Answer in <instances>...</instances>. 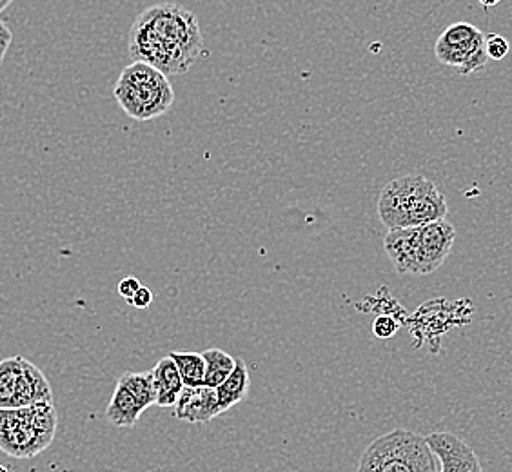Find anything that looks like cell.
Returning <instances> with one entry per match:
<instances>
[{
	"instance_id": "cell-20",
	"label": "cell",
	"mask_w": 512,
	"mask_h": 472,
	"mask_svg": "<svg viewBox=\"0 0 512 472\" xmlns=\"http://www.w3.org/2000/svg\"><path fill=\"white\" fill-rule=\"evenodd\" d=\"M153 291L146 286H140L135 296L129 300V304L133 305V307H137V309H148L149 305L153 304Z\"/></svg>"
},
{
	"instance_id": "cell-23",
	"label": "cell",
	"mask_w": 512,
	"mask_h": 472,
	"mask_svg": "<svg viewBox=\"0 0 512 472\" xmlns=\"http://www.w3.org/2000/svg\"><path fill=\"white\" fill-rule=\"evenodd\" d=\"M11 2H13V0H0V13L6 10V8L10 6Z\"/></svg>"
},
{
	"instance_id": "cell-4",
	"label": "cell",
	"mask_w": 512,
	"mask_h": 472,
	"mask_svg": "<svg viewBox=\"0 0 512 472\" xmlns=\"http://www.w3.org/2000/svg\"><path fill=\"white\" fill-rule=\"evenodd\" d=\"M59 425L53 402L0 409V451L28 460L50 447Z\"/></svg>"
},
{
	"instance_id": "cell-16",
	"label": "cell",
	"mask_w": 512,
	"mask_h": 472,
	"mask_svg": "<svg viewBox=\"0 0 512 472\" xmlns=\"http://www.w3.org/2000/svg\"><path fill=\"white\" fill-rule=\"evenodd\" d=\"M173 362L177 364L178 373L186 387H200L204 385L206 376V360L198 353H171Z\"/></svg>"
},
{
	"instance_id": "cell-13",
	"label": "cell",
	"mask_w": 512,
	"mask_h": 472,
	"mask_svg": "<svg viewBox=\"0 0 512 472\" xmlns=\"http://www.w3.org/2000/svg\"><path fill=\"white\" fill-rule=\"evenodd\" d=\"M249 371L244 360L237 358V364L233 373L229 374L226 382L218 385V402H220V409L222 413H226L229 409H233L235 405L240 404L242 400H246L247 393H249Z\"/></svg>"
},
{
	"instance_id": "cell-3",
	"label": "cell",
	"mask_w": 512,
	"mask_h": 472,
	"mask_svg": "<svg viewBox=\"0 0 512 472\" xmlns=\"http://www.w3.org/2000/svg\"><path fill=\"white\" fill-rule=\"evenodd\" d=\"M447 200L424 175L394 178L378 198V217L387 229L424 226L447 217Z\"/></svg>"
},
{
	"instance_id": "cell-15",
	"label": "cell",
	"mask_w": 512,
	"mask_h": 472,
	"mask_svg": "<svg viewBox=\"0 0 512 472\" xmlns=\"http://www.w3.org/2000/svg\"><path fill=\"white\" fill-rule=\"evenodd\" d=\"M119 384L124 385L129 393L137 398L140 407L146 411L151 405L157 402L155 384H153V373H126L119 378Z\"/></svg>"
},
{
	"instance_id": "cell-21",
	"label": "cell",
	"mask_w": 512,
	"mask_h": 472,
	"mask_svg": "<svg viewBox=\"0 0 512 472\" xmlns=\"http://www.w3.org/2000/svg\"><path fill=\"white\" fill-rule=\"evenodd\" d=\"M11 40H13V33L10 28L0 20V64L6 57V53L10 50Z\"/></svg>"
},
{
	"instance_id": "cell-1",
	"label": "cell",
	"mask_w": 512,
	"mask_h": 472,
	"mask_svg": "<svg viewBox=\"0 0 512 472\" xmlns=\"http://www.w3.org/2000/svg\"><path fill=\"white\" fill-rule=\"evenodd\" d=\"M202 53L204 37L195 13L175 2L142 11L129 30V55L164 75L188 73Z\"/></svg>"
},
{
	"instance_id": "cell-24",
	"label": "cell",
	"mask_w": 512,
	"mask_h": 472,
	"mask_svg": "<svg viewBox=\"0 0 512 472\" xmlns=\"http://www.w3.org/2000/svg\"><path fill=\"white\" fill-rule=\"evenodd\" d=\"M0 472H8V469L4 465H0Z\"/></svg>"
},
{
	"instance_id": "cell-10",
	"label": "cell",
	"mask_w": 512,
	"mask_h": 472,
	"mask_svg": "<svg viewBox=\"0 0 512 472\" xmlns=\"http://www.w3.org/2000/svg\"><path fill=\"white\" fill-rule=\"evenodd\" d=\"M175 407L178 420L188 423H207L222 414L217 389L213 387H186L180 391Z\"/></svg>"
},
{
	"instance_id": "cell-17",
	"label": "cell",
	"mask_w": 512,
	"mask_h": 472,
	"mask_svg": "<svg viewBox=\"0 0 512 472\" xmlns=\"http://www.w3.org/2000/svg\"><path fill=\"white\" fill-rule=\"evenodd\" d=\"M485 50H487L489 59L503 60L509 55L511 44H509V40L503 39L502 35L491 33V35H485Z\"/></svg>"
},
{
	"instance_id": "cell-22",
	"label": "cell",
	"mask_w": 512,
	"mask_h": 472,
	"mask_svg": "<svg viewBox=\"0 0 512 472\" xmlns=\"http://www.w3.org/2000/svg\"><path fill=\"white\" fill-rule=\"evenodd\" d=\"M478 2L482 4L483 8H487V10H489V8H494V6H498V4L502 2V0H478Z\"/></svg>"
},
{
	"instance_id": "cell-14",
	"label": "cell",
	"mask_w": 512,
	"mask_h": 472,
	"mask_svg": "<svg viewBox=\"0 0 512 472\" xmlns=\"http://www.w3.org/2000/svg\"><path fill=\"white\" fill-rule=\"evenodd\" d=\"M206 360V376H204V385L217 389L218 385L226 382L227 376L233 373L237 358L224 353L222 349H206L204 353Z\"/></svg>"
},
{
	"instance_id": "cell-2",
	"label": "cell",
	"mask_w": 512,
	"mask_h": 472,
	"mask_svg": "<svg viewBox=\"0 0 512 472\" xmlns=\"http://www.w3.org/2000/svg\"><path fill=\"white\" fill-rule=\"evenodd\" d=\"M456 229L445 218L424 226L389 229L384 247L398 275L434 273L453 251Z\"/></svg>"
},
{
	"instance_id": "cell-11",
	"label": "cell",
	"mask_w": 512,
	"mask_h": 472,
	"mask_svg": "<svg viewBox=\"0 0 512 472\" xmlns=\"http://www.w3.org/2000/svg\"><path fill=\"white\" fill-rule=\"evenodd\" d=\"M153 373V384H155V393H157L158 407H173L177 404L178 394L184 389V382L178 373V367L171 356L162 358Z\"/></svg>"
},
{
	"instance_id": "cell-7",
	"label": "cell",
	"mask_w": 512,
	"mask_h": 472,
	"mask_svg": "<svg viewBox=\"0 0 512 472\" xmlns=\"http://www.w3.org/2000/svg\"><path fill=\"white\" fill-rule=\"evenodd\" d=\"M53 402L50 382L39 367L22 356L0 360V409Z\"/></svg>"
},
{
	"instance_id": "cell-5",
	"label": "cell",
	"mask_w": 512,
	"mask_h": 472,
	"mask_svg": "<svg viewBox=\"0 0 512 472\" xmlns=\"http://www.w3.org/2000/svg\"><path fill=\"white\" fill-rule=\"evenodd\" d=\"M113 95L122 111L140 122L162 117L175 104V91L168 75L137 60L122 69Z\"/></svg>"
},
{
	"instance_id": "cell-18",
	"label": "cell",
	"mask_w": 512,
	"mask_h": 472,
	"mask_svg": "<svg viewBox=\"0 0 512 472\" xmlns=\"http://www.w3.org/2000/svg\"><path fill=\"white\" fill-rule=\"evenodd\" d=\"M398 329H400V324L394 320L393 316H378L373 324V333L380 340L393 338L398 333Z\"/></svg>"
},
{
	"instance_id": "cell-19",
	"label": "cell",
	"mask_w": 512,
	"mask_h": 472,
	"mask_svg": "<svg viewBox=\"0 0 512 472\" xmlns=\"http://www.w3.org/2000/svg\"><path fill=\"white\" fill-rule=\"evenodd\" d=\"M140 280H138L137 276H126V278H122L119 284V295L122 298H126V300H131L135 293H137L138 289H140Z\"/></svg>"
},
{
	"instance_id": "cell-12",
	"label": "cell",
	"mask_w": 512,
	"mask_h": 472,
	"mask_svg": "<svg viewBox=\"0 0 512 472\" xmlns=\"http://www.w3.org/2000/svg\"><path fill=\"white\" fill-rule=\"evenodd\" d=\"M142 413L144 409L138 404L137 398L124 385L117 384L106 411L109 423L115 427H133Z\"/></svg>"
},
{
	"instance_id": "cell-6",
	"label": "cell",
	"mask_w": 512,
	"mask_h": 472,
	"mask_svg": "<svg viewBox=\"0 0 512 472\" xmlns=\"http://www.w3.org/2000/svg\"><path fill=\"white\" fill-rule=\"evenodd\" d=\"M440 460L424 436L394 429L365 449L356 472H440Z\"/></svg>"
},
{
	"instance_id": "cell-9",
	"label": "cell",
	"mask_w": 512,
	"mask_h": 472,
	"mask_svg": "<svg viewBox=\"0 0 512 472\" xmlns=\"http://www.w3.org/2000/svg\"><path fill=\"white\" fill-rule=\"evenodd\" d=\"M425 440L440 460V472H483L473 447L463 442L460 436L442 431L425 436Z\"/></svg>"
},
{
	"instance_id": "cell-8",
	"label": "cell",
	"mask_w": 512,
	"mask_h": 472,
	"mask_svg": "<svg viewBox=\"0 0 512 472\" xmlns=\"http://www.w3.org/2000/svg\"><path fill=\"white\" fill-rule=\"evenodd\" d=\"M434 55L440 64L469 77L487 66L485 35L469 22H454L442 31L434 44Z\"/></svg>"
}]
</instances>
